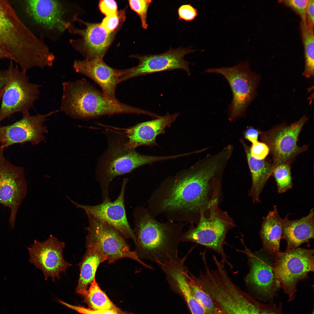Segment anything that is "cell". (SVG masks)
<instances>
[{
	"label": "cell",
	"instance_id": "6da1fadb",
	"mask_svg": "<svg viewBox=\"0 0 314 314\" xmlns=\"http://www.w3.org/2000/svg\"><path fill=\"white\" fill-rule=\"evenodd\" d=\"M227 164L221 154H208L189 168L168 176L151 192L147 210L155 218L163 215L168 221L195 224L201 210L220 199Z\"/></svg>",
	"mask_w": 314,
	"mask_h": 314
},
{
	"label": "cell",
	"instance_id": "7a4b0ae2",
	"mask_svg": "<svg viewBox=\"0 0 314 314\" xmlns=\"http://www.w3.org/2000/svg\"><path fill=\"white\" fill-rule=\"evenodd\" d=\"M0 47L8 59L25 72L33 67H51L55 59L43 39L22 21L5 0H0Z\"/></svg>",
	"mask_w": 314,
	"mask_h": 314
},
{
	"label": "cell",
	"instance_id": "3957f363",
	"mask_svg": "<svg viewBox=\"0 0 314 314\" xmlns=\"http://www.w3.org/2000/svg\"><path fill=\"white\" fill-rule=\"evenodd\" d=\"M133 214L136 239L135 251L139 258L158 265L179 259L178 247L185 224L168 220L160 222L142 206L136 207Z\"/></svg>",
	"mask_w": 314,
	"mask_h": 314
},
{
	"label": "cell",
	"instance_id": "277c9868",
	"mask_svg": "<svg viewBox=\"0 0 314 314\" xmlns=\"http://www.w3.org/2000/svg\"><path fill=\"white\" fill-rule=\"evenodd\" d=\"M62 87L60 110L72 119L86 120L106 115L149 113L109 98L84 78L63 82Z\"/></svg>",
	"mask_w": 314,
	"mask_h": 314
},
{
	"label": "cell",
	"instance_id": "5b68a950",
	"mask_svg": "<svg viewBox=\"0 0 314 314\" xmlns=\"http://www.w3.org/2000/svg\"><path fill=\"white\" fill-rule=\"evenodd\" d=\"M108 146L98 161L96 176L102 192V202L110 200L108 191L110 182L116 177L129 173L141 166L172 159L173 155L156 156L142 154L125 144L126 137L116 128L106 130Z\"/></svg>",
	"mask_w": 314,
	"mask_h": 314
},
{
	"label": "cell",
	"instance_id": "8992f818",
	"mask_svg": "<svg viewBox=\"0 0 314 314\" xmlns=\"http://www.w3.org/2000/svg\"><path fill=\"white\" fill-rule=\"evenodd\" d=\"M220 199L212 201L206 210H201L198 221L190 225L183 233L181 242H195L212 250L231 270L233 266L227 259L224 244L227 233L236 224L227 212L220 208Z\"/></svg>",
	"mask_w": 314,
	"mask_h": 314
},
{
	"label": "cell",
	"instance_id": "52a82bcc",
	"mask_svg": "<svg viewBox=\"0 0 314 314\" xmlns=\"http://www.w3.org/2000/svg\"><path fill=\"white\" fill-rule=\"evenodd\" d=\"M26 12L44 39L56 41L66 31L69 24H74L78 17L74 2L59 0L25 1Z\"/></svg>",
	"mask_w": 314,
	"mask_h": 314
},
{
	"label": "cell",
	"instance_id": "ba28073f",
	"mask_svg": "<svg viewBox=\"0 0 314 314\" xmlns=\"http://www.w3.org/2000/svg\"><path fill=\"white\" fill-rule=\"evenodd\" d=\"M26 72L10 60L5 71L4 90L0 109V123L16 113L28 111L40 94V85L30 82Z\"/></svg>",
	"mask_w": 314,
	"mask_h": 314
},
{
	"label": "cell",
	"instance_id": "9c48e42d",
	"mask_svg": "<svg viewBox=\"0 0 314 314\" xmlns=\"http://www.w3.org/2000/svg\"><path fill=\"white\" fill-rule=\"evenodd\" d=\"M272 269L281 287L288 297V301L295 298L297 285L314 272V250L300 247L279 251L272 256Z\"/></svg>",
	"mask_w": 314,
	"mask_h": 314
},
{
	"label": "cell",
	"instance_id": "30bf717a",
	"mask_svg": "<svg viewBox=\"0 0 314 314\" xmlns=\"http://www.w3.org/2000/svg\"><path fill=\"white\" fill-rule=\"evenodd\" d=\"M205 72L223 76L230 85L233 99L229 105L228 119L230 122L245 116L246 109L256 95L258 77L247 62L229 67L209 68Z\"/></svg>",
	"mask_w": 314,
	"mask_h": 314
},
{
	"label": "cell",
	"instance_id": "8fae6325",
	"mask_svg": "<svg viewBox=\"0 0 314 314\" xmlns=\"http://www.w3.org/2000/svg\"><path fill=\"white\" fill-rule=\"evenodd\" d=\"M88 220L86 247L97 246L107 257L109 264L123 258H129L149 269L153 267L143 262L135 251H132L124 239L114 228L92 215L86 214Z\"/></svg>",
	"mask_w": 314,
	"mask_h": 314
},
{
	"label": "cell",
	"instance_id": "7c38bea8",
	"mask_svg": "<svg viewBox=\"0 0 314 314\" xmlns=\"http://www.w3.org/2000/svg\"><path fill=\"white\" fill-rule=\"evenodd\" d=\"M308 118L303 116L298 121L287 125L283 124L260 133L262 142L268 146L275 168L284 163H291L299 154L305 151L307 146L297 145L298 137Z\"/></svg>",
	"mask_w": 314,
	"mask_h": 314
},
{
	"label": "cell",
	"instance_id": "4fadbf2b",
	"mask_svg": "<svg viewBox=\"0 0 314 314\" xmlns=\"http://www.w3.org/2000/svg\"><path fill=\"white\" fill-rule=\"evenodd\" d=\"M4 149L0 146V204L10 209L9 222L13 229L19 208L27 193V185L23 168L6 159Z\"/></svg>",
	"mask_w": 314,
	"mask_h": 314
},
{
	"label": "cell",
	"instance_id": "5bb4252c",
	"mask_svg": "<svg viewBox=\"0 0 314 314\" xmlns=\"http://www.w3.org/2000/svg\"><path fill=\"white\" fill-rule=\"evenodd\" d=\"M194 51L191 47H180L170 48L160 54L132 56L138 59L139 64L135 67L124 69L119 82L141 76L175 69L183 70L189 75L190 63L184 57L185 55Z\"/></svg>",
	"mask_w": 314,
	"mask_h": 314
},
{
	"label": "cell",
	"instance_id": "9a60e30c",
	"mask_svg": "<svg viewBox=\"0 0 314 314\" xmlns=\"http://www.w3.org/2000/svg\"><path fill=\"white\" fill-rule=\"evenodd\" d=\"M76 22L85 26L81 29L74 24H68L67 31L73 35L79 38L71 39L69 43L72 47L81 53L85 59H103L113 40L115 32H107L100 24L86 22L78 18Z\"/></svg>",
	"mask_w": 314,
	"mask_h": 314
},
{
	"label": "cell",
	"instance_id": "2e32d148",
	"mask_svg": "<svg viewBox=\"0 0 314 314\" xmlns=\"http://www.w3.org/2000/svg\"><path fill=\"white\" fill-rule=\"evenodd\" d=\"M58 111L34 116L27 111L22 113L21 119L15 123L5 126L0 125V146L5 149L16 143L29 142L35 145L44 141V135L47 132L44 122L48 117Z\"/></svg>",
	"mask_w": 314,
	"mask_h": 314
},
{
	"label": "cell",
	"instance_id": "e0dca14e",
	"mask_svg": "<svg viewBox=\"0 0 314 314\" xmlns=\"http://www.w3.org/2000/svg\"><path fill=\"white\" fill-rule=\"evenodd\" d=\"M64 242L60 241L51 235L46 240L40 242L35 240L33 245L27 248L29 252L30 262L42 270L44 279L51 277L54 281L55 278L60 279V272H66L71 264L63 257Z\"/></svg>",
	"mask_w": 314,
	"mask_h": 314
},
{
	"label": "cell",
	"instance_id": "ac0fdd59",
	"mask_svg": "<svg viewBox=\"0 0 314 314\" xmlns=\"http://www.w3.org/2000/svg\"><path fill=\"white\" fill-rule=\"evenodd\" d=\"M241 240L245 249L239 251L247 255L250 267L249 271L245 277L246 282L261 295L274 297L281 287L273 271L272 257L261 251H251Z\"/></svg>",
	"mask_w": 314,
	"mask_h": 314
},
{
	"label": "cell",
	"instance_id": "d6986e66",
	"mask_svg": "<svg viewBox=\"0 0 314 314\" xmlns=\"http://www.w3.org/2000/svg\"><path fill=\"white\" fill-rule=\"evenodd\" d=\"M128 179H124L119 195L114 201L102 202L100 204L90 206L81 204L69 199L76 207L84 210L86 214L92 215L99 220L115 229L125 239H131L135 245L136 236L131 228L126 217L124 205V194Z\"/></svg>",
	"mask_w": 314,
	"mask_h": 314
},
{
	"label": "cell",
	"instance_id": "ffe728a7",
	"mask_svg": "<svg viewBox=\"0 0 314 314\" xmlns=\"http://www.w3.org/2000/svg\"><path fill=\"white\" fill-rule=\"evenodd\" d=\"M179 114L178 113L171 114L167 112L163 116L130 127L117 128L127 138L125 144L128 148L135 149L142 146H158L157 137L165 133L166 128L170 127Z\"/></svg>",
	"mask_w": 314,
	"mask_h": 314
},
{
	"label": "cell",
	"instance_id": "44dd1931",
	"mask_svg": "<svg viewBox=\"0 0 314 314\" xmlns=\"http://www.w3.org/2000/svg\"><path fill=\"white\" fill-rule=\"evenodd\" d=\"M73 67L75 72L91 78L100 87L107 97L117 99L115 91L123 69L113 68L103 59L75 60Z\"/></svg>",
	"mask_w": 314,
	"mask_h": 314
},
{
	"label": "cell",
	"instance_id": "7402d4cb",
	"mask_svg": "<svg viewBox=\"0 0 314 314\" xmlns=\"http://www.w3.org/2000/svg\"><path fill=\"white\" fill-rule=\"evenodd\" d=\"M287 214L283 219L282 239L287 242L286 251L296 249L304 243H308L314 238L313 209L306 216L300 219L290 220Z\"/></svg>",
	"mask_w": 314,
	"mask_h": 314
},
{
	"label": "cell",
	"instance_id": "603a6c76",
	"mask_svg": "<svg viewBox=\"0 0 314 314\" xmlns=\"http://www.w3.org/2000/svg\"><path fill=\"white\" fill-rule=\"evenodd\" d=\"M246 155L249 167L251 178V188L248 195L250 197L254 203L261 202L259 196L267 181L272 175L274 168L272 163L265 159L259 160L252 157L250 152V147L243 140L240 139Z\"/></svg>",
	"mask_w": 314,
	"mask_h": 314
},
{
	"label": "cell",
	"instance_id": "cb8c5ba5",
	"mask_svg": "<svg viewBox=\"0 0 314 314\" xmlns=\"http://www.w3.org/2000/svg\"><path fill=\"white\" fill-rule=\"evenodd\" d=\"M283 219L280 216L276 206L264 217L260 231L264 250L272 256L280 251L283 234Z\"/></svg>",
	"mask_w": 314,
	"mask_h": 314
},
{
	"label": "cell",
	"instance_id": "d4e9b609",
	"mask_svg": "<svg viewBox=\"0 0 314 314\" xmlns=\"http://www.w3.org/2000/svg\"><path fill=\"white\" fill-rule=\"evenodd\" d=\"M87 249L81 261L78 264L80 273L76 293L83 295L87 292L88 286L95 277L99 265L107 260V257L97 246L86 247Z\"/></svg>",
	"mask_w": 314,
	"mask_h": 314
},
{
	"label": "cell",
	"instance_id": "484cf974",
	"mask_svg": "<svg viewBox=\"0 0 314 314\" xmlns=\"http://www.w3.org/2000/svg\"><path fill=\"white\" fill-rule=\"evenodd\" d=\"M189 272L186 266L178 264L169 269L165 275L169 283L175 286L183 295L192 314H206L202 305L191 291L187 277Z\"/></svg>",
	"mask_w": 314,
	"mask_h": 314
},
{
	"label": "cell",
	"instance_id": "4316f807",
	"mask_svg": "<svg viewBox=\"0 0 314 314\" xmlns=\"http://www.w3.org/2000/svg\"><path fill=\"white\" fill-rule=\"evenodd\" d=\"M85 302L93 310L113 311L118 314H132L123 311L117 307L100 288L95 277L90 285L89 289L83 295Z\"/></svg>",
	"mask_w": 314,
	"mask_h": 314
},
{
	"label": "cell",
	"instance_id": "83f0119b",
	"mask_svg": "<svg viewBox=\"0 0 314 314\" xmlns=\"http://www.w3.org/2000/svg\"><path fill=\"white\" fill-rule=\"evenodd\" d=\"M300 29L304 47L305 60V69L303 75L309 78L314 76V27L308 25L306 21H301Z\"/></svg>",
	"mask_w": 314,
	"mask_h": 314
},
{
	"label": "cell",
	"instance_id": "f1b7e54d",
	"mask_svg": "<svg viewBox=\"0 0 314 314\" xmlns=\"http://www.w3.org/2000/svg\"><path fill=\"white\" fill-rule=\"evenodd\" d=\"M187 277L192 293L202 305L206 314H217L215 306L211 297L196 281L193 277V274L189 272Z\"/></svg>",
	"mask_w": 314,
	"mask_h": 314
},
{
	"label": "cell",
	"instance_id": "f546056e",
	"mask_svg": "<svg viewBox=\"0 0 314 314\" xmlns=\"http://www.w3.org/2000/svg\"><path fill=\"white\" fill-rule=\"evenodd\" d=\"M290 165L289 163L281 164L276 167L273 171L272 175L275 179L279 194L286 192L293 187Z\"/></svg>",
	"mask_w": 314,
	"mask_h": 314
},
{
	"label": "cell",
	"instance_id": "4dcf8cb0",
	"mask_svg": "<svg viewBox=\"0 0 314 314\" xmlns=\"http://www.w3.org/2000/svg\"><path fill=\"white\" fill-rule=\"evenodd\" d=\"M152 0H133L129 1L130 7L138 15L141 22L142 28L147 29L148 24L147 22V15L148 8Z\"/></svg>",
	"mask_w": 314,
	"mask_h": 314
},
{
	"label": "cell",
	"instance_id": "1f68e13d",
	"mask_svg": "<svg viewBox=\"0 0 314 314\" xmlns=\"http://www.w3.org/2000/svg\"><path fill=\"white\" fill-rule=\"evenodd\" d=\"M125 17L124 11L120 10L116 13L106 16L100 24L107 32L112 33L116 30L119 23L124 21Z\"/></svg>",
	"mask_w": 314,
	"mask_h": 314
},
{
	"label": "cell",
	"instance_id": "d6a6232c",
	"mask_svg": "<svg viewBox=\"0 0 314 314\" xmlns=\"http://www.w3.org/2000/svg\"><path fill=\"white\" fill-rule=\"evenodd\" d=\"M309 0H283L279 1L296 12L301 21H306V12Z\"/></svg>",
	"mask_w": 314,
	"mask_h": 314
},
{
	"label": "cell",
	"instance_id": "836d02e7",
	"mask_svg": "<svg viewBox=\"0 0 314 314\" xmlns=\"http://www.w3.org/2000/svg\"><path fill=\"white\" fill-rule=\"evenodd\" d=\"M250 152L254 158L261 160L265 159L270 153V150L265 143L258 141L252 144L250 147Z\"/></svg>",
	"mask_w": 314,
	"mask_h": 314
},
{
	"label": "cell",
	"instance_id": "e575fe53",
	"mask_svg": "<svg viewBox=\"0 0 314 314\" xmlns=\"http://www.w3.org/2000/svg\"><path fill=\"white\" fill-rule=\"evenodd\" d=\"M178 14L179 19L185 21L192 20L198 15L197 9L190 4L181 6L178 8Z\"/></svg>",
	"mask_w": 314,
	"mask_h": 314
},
{
	"label": "cell",
	"instance_id": "d590c367",
	"mask_svg": "<svg viewBox=\"0 0 314 314\" xmlns=\"http://www.w3.org/2000/svg\"><path fill=\"white\" fill-rule=\"evenodd\" d=\"M59 301L62 304L81 314H118L111 311L92 310L81 306L72 305L60 300H59Z\"/></svg>",
	"mask_w": 314,
	"mask_h": 314
},
{
	"label": "cell",
	"instance_id": "8d00e7d4",
	"mask_svg": "<svg viewBox=\"0 0 314 314\" xmlns=\"http://www.w3.org/2000/svg\"><path fill=\"white\" fill-rule=\"evenodd\" d=\"M99 7L101 13L106 16L117 13V5L113 0H102L100 1Z\"/></svg>",
	"mask_w": 314,
	"mask_h": 314
},
{
	"label": "cell",
	"instance_id": "74e56055",
	"mask_svg": "<svg viewBox=\"0 0 314 314\" xmlns=\"http://www.w3.org/2000/svg\"><path fill=\"white\" fill-rule=\"evenodd\" d=\"M260 132V131L258 129H256L251 126H248L244 131L243 135L246 140L253 144L258 141Z\"/></svg>",
	"mask_w": 314,
	"mask_h": 314
},
{
	"label": "cell",
	"instance_id": "f35d334b",
	"mask_svg": "<svg viewBox=\"0 0 314 314\" xmlns=\"http://www.w3.org/2000/svg\"><path fill=\"white\" fill-rule=\"evenodd\" d=\"M314 0H309L306 12V21L309 26L314 27Z\"/></svg>",
	"mask_w": 314,
	"mask_h": 314
},
{
	"label": "cell",
	"instance_id": "ab89813d",
	"mask_svg": "<svg viewBox=\"0 0 314 314\" xmlns=\"http://www.w3.org/2000/svg\"><path fill=\"white\" fill-rule=\"evenodd\" d=\"M5 71L0 75V89L3 88L5 85Z\"/></svg>",
	"mask_w": 314,
	"mask_h": 314
},
{
	"label": "cell",
	"instance_id": "60d3db41",
	"mask_svg": "<svg viewBox=\"0 0 314 314\" xmlns=\"http://www.w3.org/2000/svg\"><path fill=\"white\" fill-rule=\"evenodd\" d=\"M4 59H8L7 57L0 47V61L1 60ZM2 72L3 71H1L0 70V74H1Z\"/></svg>",
	"mask_w": 314,
	"mask_h": 314
},
{
	"label": "cell",
	"instance_id": "b9f144b4",
	"mask_svg": "<svg viewBox=\"0 0 314 314\" xmlns=\"http://www.w3.org/2000/svg\"><path fill=\"white\" fill-rule=\"evenodd\" d=\"M4 87L0 89V101L2 98V96L4 92Z\"/></svg>",
	"mask_w": 314,
	"mask_h": 314
}]
</instances>
